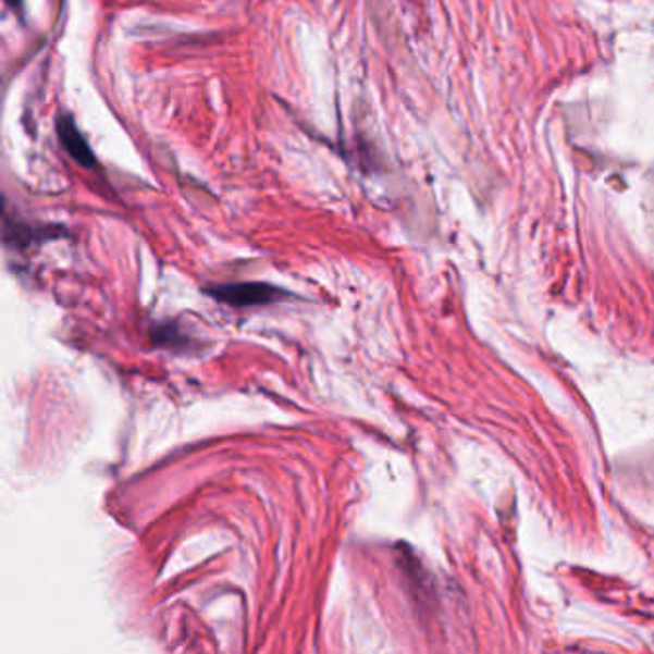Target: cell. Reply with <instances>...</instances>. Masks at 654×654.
Wrapping results in <instances>:
<instances>
[{
	"instance_id": "cell-3",
	"label": "cell",
	"mask_w": 654,
	"mask_h": 654,
	"mask_svg": "<svg viewBox=\"0 0 654 654\" xmlns=\"http://www.w3.org/2000/svg\"><path fill=\"white\" fill-rule=\"evenodd\" d=\"M4 2H7L14 12H22V7H24V0H4Z\"/></svg>"
},
{
	"instance_id": "cell-1",
	"label": "cell",
	"mask_w": 654,
	"mask_h": 654,
	"mask_svg": "<svg viewBox=\"0 0 654 654\" xmlns=\"http://www.w3.org/2000/svg\"><path fill=\"white\" fill-rule=\"evenodd\" d=\"M206 292L210 294L211 298L231 307L269 306L276 299L288 296V292L266 283L219 284Z\"/></svg>"
},
{
	"instance_id": "cell-2",
	"label": "cell",
	"mask_w": 654,
	"mask_h": 654,
	"mask_svg": "<svg viewBox=\"0 0 654 654\" xmlns=\"http://www.w3.org/2000/svg\"><path fill=\"white\" fill-rule=\"evenodd\" d=\"M57 133L60 138V145L64 146L65 152L72 156L75 162L92 170L97 165V158L90 148L89 143L83 137L82 131L70 113H60L57 120Z\"/></svg>"
}]
</instances>
